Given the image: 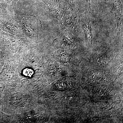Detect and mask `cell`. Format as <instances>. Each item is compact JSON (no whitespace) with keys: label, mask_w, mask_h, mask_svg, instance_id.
<instances>
[{"label":"cell","mask_w":123,"mask_h":123,"mask_svg":"<svg viewBox=\"0 0 123 123\" xmlns=\"http://www.w3.org/2000/svg\"><path fill=\"white\" fill-rule=\"evenodd\" d=\"M86 8L85 12L79 17V22L81 28L84 31L86 42L89 46L92 43V36L90 21L91 4L90 0H86Z\"/></svg>","instance_id":"cell-1"},{"label":"cell","mask_w":123,"mask_h":123,"mask_svg":"<svg viewBox=\"0 0 123 123\" xmlns=\"http://www.w3.org/2000/svg\"><path fill=\"white\" fill-rule=\"evenodd\" d=\"M112 1L117 26H121L123 25V10L121 1L120 0H112Z\"/></svg>","instance_id":"cell-2"},{"label":"cell","mask_w":123,"mask_h":123,"mask_svg":"<svg viewBox=\"0 0 123 123\" xmlns=\"http://www.w3.org/2000/svg\"><path fill=\"white\" fill-rule=\"evenodd\" d=\"M26 73L25 74V75H26V76H30L33 74V72L31 71V70H30V69H28V70H26L25 71V73Z\"/></svg>","instance_id":"cell-3"}]
</instances>
